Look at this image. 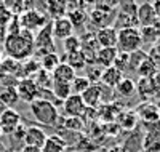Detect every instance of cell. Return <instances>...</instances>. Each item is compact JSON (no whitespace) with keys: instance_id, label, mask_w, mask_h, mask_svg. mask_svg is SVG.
I'll list each match as a JSON object with an SVG mask.
<instances>
[{"instance_id":"cell-1","label":"cell","mask_w":160,"mask_h":152,"mask_svg":"<svg viewBox=\"0 0 160 152\" xmlns=\"http://www.w3.org/2000/svg\"><path fill=\"white\" fill-rule=\"evenodd\" d=\"M34 40L35 35L26 29H19L18 32L7 34L5 37V45L3 51L7 53V56L15 59V61H24L29 59L34 54Z\"/></svg>"},{"instance_id":"cell-2","label":"cell","mask_w":160,"mask_h":152,"mask_svg":"<svg viewBox=\"0 0 160 152\" xmlns=\"http://www.w3.org/2000/svg\"><path fill=\"white\" fill-rule=\"evenodd\" d=\"M29 110L37 120V123L45 127H56L59 123V112L56 109V104H53L51 101L47 99H35L29 104Z\"/></svg>"},{"instance_id":"cell-3","label":"cell","mask_w":160,"mask_h":152,"mask_svg":"<svg viewBox=\"0 0 160 152\" xmlns=\"http://www.w3.org/2000/svg\"><path fill=\"white\" fill-rule=\"evenodd\" d=\"M142 38L138 27H122L117 31V50L122 53H135L141 50Z\"/></svg>"},{"instance_id":"cell-4","label":"cell","mask_w":160,"mask_h":152,"mask_svg":"<svg viewBox=\"0 0 160 152\" xmlns=\"http://www.w3.org/2000/svg\"><path fill=\"white\" fill-rule=\"evenodd\" d=\"M18 21H19V26L22 27V29L26 31H29V32H38L42 27L48 23L47 16L43 15L42 11H38L35 8H29V10H26L22 11L19 16H16Z\"/></svg>"},{"instance_id":"cell-5","label":"cell","mask_w":160,"mask_h":152,"mask_svg":"<svg viewBox=\"0 0 160 152\" xmlns=\"http://www.w3.org/2000/svg\"><path fill=\"white\" fill-rule=\"evenodd\" d=\"M53 32H51V23H47L42 29L35 34L34 40V53L43 56L47 53H55V43H53Z\"/></svg>"},{"instance_id":"cell-6","label":"cell","mask_w":160,"mask_h":152,"mask_svg":"<svg viewBox=\"0 0 160 152\" xmlns=\"http://www.w3.org/2000/svg\"><path fill=\"white\" fill-rule=\"evenodd\" d=\"M21 123V114L16 109L8 107L5 112L0 115V133L2 134H11Z\"/></svg>"},{"instance_id":"cell-7","label":"cell","mask_w":160,"mask_h":152,"mask_svg":"<svg viewBox=\"0 0 160 152\" xmlns=\"http://www.w3.org/2000/svg\"><path fill=\"white\" fill-rule=\"evenodd\" d=\"M16 91H18L19 99L29 103V104L35 101L38 96V87L34 82V79H19L16 84Z\"/></svg>"},{"instance_id":"cell-8","label":"cell","mask_w":160,"mask_h":152,"mask_svg":"<svg viewBox=\"0 0 160 152\" xmlns=\"http://www.w3.org/2000/svg\"><path fill=\"white\" fill-rule=\"evenodd\" d=\"M62 110L66 117H83L87 106L80 94H71L69 98L62 101Z\"/></svg>"},{"instance_id":"cell-9","label":"cell","mask_w":160,"mask_h":152,"mask_svg":"<svg viewBox=\"0 0 160 152\" xmlns=\"http://www.w3.org/2000/svg\"><path fill=\"white\" fill-rule=\"evenodd\" d=\"M88 21L91 26H95L96 29H102V27H111L114 26L115 15L114 11H102L98 8H93L88 15Z\"/></svg>"},{"instance_id":"cell-10","label":"cell","mask_w":160,"mask_h":152,"mask_svg":"<svg viewBox=\"0 0 160 152\" xmlns=\"http://www.w3.org/2000/svg\"><path fill=\"white\" fill-rule=\"evenodd\" d=\"M74 26L72 23L69 21L68 16H61L58 19H53L51 21V32H53V37L58 38V40H64L71 35H74Z\"/></svg>"},{"instance_id":"cell-11","label":"cell","mask_w":160,"mask_h":152,"mask_svg":"<svg viewBox=\"0 0 160 152\" xmlns=\"http://www.w3.org/2000/svg\"><path fill=\"white\" fill-rule=\"evenodd\" d=\"M102 85L101 84H91L82 94V99L85 103L87 107H91V109H98L101 106V101H102Z\"/></svg>"},{"instance_id":"cell-12","label":"cell","mask_w":160,"mask_h":152,"mask_svg":"<svg viewBox=\"0 0 160 152\" xmlns=\"http://www.w3.org/2000/svg\"><path fill=\"white\" fill-rule=\"evenodd\" d=\"M136 21L141 27H148V26H155L158 23V18L155 15V11L152 8V3L144 2L141 5H138L136 10Z\"/></svg>"},{"instance_id":"cell-13","label":"cell","mask_w":160,"mask_h":152,"mask_svg":"<svg viewBox=\"0 0 160 152\" xmlns=\"http://www.w3.org/2000/svg\"><path fill=\"white\" fill-rule=\"evenodd\" d=\"M95 38L99 48H117V29L114 26L98 29L95 32Z\"/></svg>"},{"instance_id":"cell-14","label":"cell","mask_w":160,"mask_h":152,"mask_svg":"<svg viewBox=\"0 0 160 152\" xmlns=\"http://www.w3.org/2000/svg\"><path fill=\"white\" fill-rule=\"evenodd\" d=\"M47 139V133L37 127V125H32V127H28L26 128V134H24V146H32V147H42L43 143Z\"/></svg>"},{"instance_id":"cell-15","label":"cell","mask_w":160,"mask_h":152,"mask_svg":"<svg viewBox=\"0 0 160 152\" xmlns=\"http://www.w3.org/2000/svg\"><path fill=\"white\" fill-rule=\"evenodd\" d=\"M75 77V71L66 63H59L56 66V69L51 72V80L53 82H66V84H71Z\"/></svg>"},{"instance_id":"cell-16","label":"cell","mask_w":160,"mask_h":152,"mask_svg":"<svg viewBox=\"0 0 160 152\" xmlns=\"http://www.w3.org/2000/svg\"><path fill=\"white\" fill-rule=\"evenodd\" d=\"M66 147H68V143L62 136L51 134L47 136L43 146L40 147V152H66Z\"/></svg>"},{"instance_id":"cell-17","label":"cell","mask_w":160,"mask_h":152,"mask_svg":"<svg viewBox=\"0 0 160 152\" xmlns=\"http://www.w3.org/2000/svg\"><path fill=\"white\" fill-rule=\"evenodd\" d=\"M117 54H118L117 48H99L98 53H96L95 64H98L102 69L111 67V66H114V61L117 58Z\"/></svg>"},{"instance_id":"cell-18","label":"cell","mask_w":160,"mask_h":152,"mask_svg":"<svg viewBox=\"0 0 160 152\" xmlns=\"http://www.w3.org/2000/svg\"><path fill=\"white\" fill-rule=\"evenodd\" d=\"M123 74L115 69L114 66L111 67H106L102 69V74H101V79H99V84L104 85V87H109V88H115V85L118 84L120 80H122Z\"/></svg>"},{"instance_id":"cell-19","label":"cell","mask_w":160,"mask_h":152,"mask_svg":"<svg viewBox=\"0 0 160 152\" xmlns=\"http://www.w3.org/2000/svg\"><path fill=\"white\" fill-rule=\"evenodd\" d=\"M0 101H2L7 107L15 106L19 101L16 85H3V87H0Z\"/></svg>"},{"instance_id":"cell-20","label":"cell","mask_w":160,"mask_h":152,"mask_svg":"<svg viewBox=\"0 0 160 152\" xmlns=\"http://www.w3.org/2000/svg\"><path fill=\"white\" fill-rule=\"evenodd\" d=\"M115 91L118 93V96H122V98H131L136 91L135 80L130 79V77H122V80L115 85Z\"/></svg>"},{"instance_id":"cell-21","label":"cell","mask_w":160,"mask_h":152,"mask_svg":"<svg viewBox=\"0 0 160 152\" xmlns=\"http://www.w3.org/2000/svg\"><path fill=\"white\" fill-rule=\"evenodd\" d=\"M138 115L146 123H158L160 122L158 107H155L154 104H144V106H141V109H138Z\"/></svg>"},{"instance_id":"cell-22","label":"cell","mask_w":160,"mask_h":152,"mask_svg":"<svg viewBox=\"0 0 160 152\" xmlns=\"http://www.w3.org/2000/svg\"><path fill=\"white\" fill-rule=\"evenodd\" d=\"M51 93L59 103H62L66 98H69L72 94L71 84H66V82H51Z\"/></svg>"},{"instance_id":"cell-23","label":"cell","mask_w":160,"mask_h":152,"mask_svg":"<svg viewBox=\"0 0 160 152\" xmlns=\"http://www.w3.org/2000/svg\"><path fill=\"white\" fill-rule=\"evenodd\" d=\"M40 69H43V71H47V72H53L56 69V66L61 63V58L58 56V53L55 51V53H47V54H43V56H40Z\"/></svg>"},{"instance_id":"cell-24","label":"cell","mask_w":160,"mask_h":152,"mask_svg":"<svg viewBox=\"0 0 160 152\" xmlns=\"http://www.w3.org/2000/svg\"><path fill=\"white\" fill-rule=\"evenodd\" d=\"M69 18V21L72 23L74 29H82V27L88 23V13L83 11L82 8L78 10H72V11H68V15H66Z\"/></svg>"},{"instance_id":"cell-25","label":"cell","mask_w":160,"mask_h":152,"mask_svg":"<svg viewBox=\"0 0 160 152\" xmlns=\"http://www.w3.org/2000/svg\"><path fill=\"white\" fill-rule=\"evenodd\" d=\"M135 85H136L138 93L142 94V96H146V98H148V96H152L154 91H155V80H154V77H152V79L139 77Z\"/></svg>"},{"instance_id":"cell-26","label":"cell","mask_w":160,"mask_h":152,"mask_svg":"<svg viewBox=\"0 0 160 152\" xmlns=\"http://www.w3.org/2000/svg\"><path fill=\"white\" fill-rule=\"evenodd\" d=\"M66 61H62V63H66V64H69L74 71H83V69L88 66V63H87V59H85V56L82 54V51H75V53H72V54H66Z\"/></svg>"},{"instance_id":"cell-27","label":"cell","mask_w":160,"mask_h":152,"mask_svg":"<svg viewBox=\"0 0 160 152\" xmlns=\"http://www.w3.org/2000/svg\"><path fill=\"white\" fill-rule=\"evenodd\" d=\"M115 120L118 122V125L122 127V128L133 130V128L136 127V123H138V115L135 112H130V110H127V112H125V110H122Z\"/></svg>"},{"instance_id":"cell-28","label":"cell","mask_w":160,"mask_h":152,"mask_svg":"<svg viewBox=\"0 0 160 152\" xmlns=\"http://www.w3.org/2000/svg\"><path fill=\"white\" fill-rule=\"evenodd\" d=\"M117 8H118V15L136 18V10H138L136 0H118Z\"/></svg>"},{"instance_id":"cell-29","label":"cell","mask_w":160,"mask_h":152,"mask_svg":"<svg viewBox=\"0 0 160 152\" xmlns=\"http://www.w3.org/2000/svg\"><path fill=\"white\" fill-rule=\"evenodd\" d=\"M48 2V13L53 19L66 16V0H47Z\"/></svg>"},{"instance_id":"cell-30","label":"cell","mask_w":160,"mask_h":152,"mask_svg":"<svg viewBox=\"0 0 160 152\" xmlns=\"http://www.w3.org/2000/svg\"><path fill=\"white\" fill-rule=\"evenodd\" d=\"M2 7L13 16H19L22 11H26V0H2Z\"/></svg>"},{"instance_id":"cell-31","label":"cell","mask_w":160,"mask_h":152,"mask_svg":"<svg viewBox=\"0 0 160 152\" xmlns=\"http://www.w3.org/2000/svg\"><path fill=\"white\" fill-rule=\"evenodd\" d=\"M62 128L68 130V131H82L85 128V123H83V119L82 117H66L62 119Z\"/></svg>"},{"instance_id":"cell-32","label":"cell","mask_w":160,"mask_h":152,"mask_svg":"<svg viewBox=\"0 0 160 152\" xmlns=\"http://www.w3.org/2000/svg\"><path fill=\"white\" fill-rule=\"evenodd\" d=\"M136 72H138L139 77H148V79H152V77H155L158 74V71L155 69V63L152 59H149V58L146 59L144 63H141V66L136 69Z\"/></svg>"},{"instance_id":"cell-33","label":"cell","mask_w":160,"mask_h":152,"mask_svg":"<svg viewBox=\"0 0 160 152\" xmlns=\"http://www.w3.org/2000/svg\"><path fill=\"white\" fill-rule=\"evenodd\" d=\"M141 147H142V138L139 134H131L125 141V144L120 146L122 152H139Z\"/></svg>"},{"instance_id":"cell-34","label":"cell","mask_w":160,"mask_h":152,"mask_svg":"<svg viewBox=\"0 0 160 152\" xmlns=\"http://www.w3.org/2000/svg\"><path fill=\"white\" fill-rule=\"evenodd\" d=\"M91 85V82L87 79V77H82V75H75L74 80L71 82V90H72V94H82L88 87Z\"/></svg>"},{"instance_id":"cell-35","label":"cell","mask_w":160,"mask_h":152,"mask_svg":"<svg viewBox=\"0 0 160 152\" xmlns=\"http://www.w3.org/2000/svg\"><path fill=\"white\" fill-rule=\"evenodd\" d=\"M141 32V38H142V43L148 42V43H154L155 40L160 37V29L157 26H148V27H141L139 29Z\"/></svg>"},{"instance_id":"cell-36","label":"cell","mask_w":160,"mask_h":152,"mask_svg":"<svg viewBox=\"0 0 160 152\" xmlns=\"http://www.w3.org/2000/svg\"><path fill=\"white\" fill-rule=\"evenodd\" d=\"M80 45H82V42H80V38L77 35H71L62 40V50L66 54H72L75 51H80Z\"/></svg>"},{"instance_id":"cell-37","label":"cell","mask_w":160,"mask_h":152,"mask_svg":"<svg viewBox=\"0 0 160 152\" xmlns=\"http://www.w3.org/2000/svg\"><path fill=\"white\" fill-rule=\"evenodd\" d=\"M149 58V54L142 51V50H138L135 53L130 54V71H136V69L141 66V63H144L146 59Z\"/></svg>"},{"instance_id":"cell-38","label":"cell","mask_w":160,"mask_h":152,"mask_svg":"<svg viewBox=\"0 0 160 152\" xmlns=\"http://www.w3.org/2000/svg\"><path fill=\"white\" fill-rule=\"evenodd\" d=\"M114 67L118 69L122 74H123L125 71H130V54L118 51L117 58H115V61H114Z\"/></svg>"},{"instance_id":"cell-39","label":"cell","mask_w":160,"mask_h":152,"mask_svg":"<svg viewBox=\"0 0 160 152\" xmlns=\"http://www.w3.org/2000/svg\"><path fill=\"white\" fill-rule=\"evenodd\" d=\"M87 71V79L91 82V84H99V79L102 74V67H99L98 64H88L85 67Z\"/></svg>"},{"instance_id":"cell-40","label":"cell","mask_w":160,"mask_h":152,"mask_svg":"<svg viewBox=\"0 0 160 152\" xmlns=\"http://www.w3.org/2000/svg\"><path fill=\"white\" fill-rule=\"evenodd\" d=\"M118 5V0H96L95 8L102 10V11H114Z\"/></svg>"},{"instance_id":"cell-41","label":"cell","mask_w":160,"mask_h":152,"mask_svg":"<svg viewBox=\"0 0 160 152\" xmlns=\"http://www.w3.org/2000/svg\"><path fill=\"white\" fill-rule=\"evenodd\" d=\"M24 134H26V127L22 125V123H19L18 125V128L11 133V136H13V139L15 141H18V143H22L24 144Z\"/></svg>"},{"instance_id":"cell-42","label":"cell","mask_w":160,"mask_h":152,"mask_svg":"<svg viewBox=\"0 0 160 152\" xmlns=\"http://www.w3.org/2000/svg\"><path fill=\"white\" fill-rule=\"evenodd\" d=\"M154 80H155V91H154V96L160 101V74H157V75L154 77Z\"/></svg>"},{"instance_id":"cell-43","label":"cell","mask_w":160,"mask_h":152,"mask_svg":"<svg viewBox=\"0 0 160 152\" xmlns=\"http://www.w3.org/2000/svg\"><path fill=\"white\" fill-rule=\"evenodd\" d=\"M18 152H40L38 147H32V146H22Z\"/></svg>"},{"instance_id":"cell-44","label":"cell","mask_w":160,"mask_h":152,"mask_svg":"<svg viewBox=\"0 0 160 152\" xmlns=\"http://www.w3.org/2000/svg\"><path fill=\"white\" fill-rule=\"evenodd\" d=\"M152 8H154V11H155L157 18L160 19V0H154V2H152Z\"/></svg>"},{"instance_id":"cell-45","label":"cell","mask_w":160,"mask_h":152,"mask_svg":"<svg viewBox=\"0 0 160 152\" xmlns=\"http://www.w3.org/2000/svg\"><path fill=\"white\" fill-rule=\"evenodd\" d=\"M7 109H8V107H7V106H5V104L2 103V101H0V115H2V114L5 112V110H7Z\"/></svg>"},{"instance_id":"cell-46","label":"cell","mask_w":160,"mask_h":152,"mask_svg":"<svg viewBox=\"0 0 160 152\" xmlns=\"http://www.w3.org/2000/svg\"><path fill=\"white\" fill-rule=\"evenodd\" d=\"M109 152H122V149H120V146H114L112 149H109Z\"/></svg>"},{"instance_id":"cell-47","label":"cell","mask_w":160,"mask_h":152,"mask_svg":"<svg viewBox=\"0 0 160 152\" xmlns=\"http://www.w3.org/2000/svg\"><path fill=\"white\" fill-rule=\"evenodd\" d=\"M80 2H82L83 5H85V3H91V5H95V2H96V0H80Z\"/></svg>"},{"instance_id":"cell-48","label":"cell","mask_w":160,"mask_h":152,"mask_svg":"<svg viewBox=\"0 0 160 152\" xmlns=\"http://www.w3.org/2000/svg\"><path fill=\"white\" fill-rule=\"evenodd\" d=\"M2 56H3V48L0 47V61H2Z\"/></svg>"},{"instance_id":"cell-49","label":"cell","mask_w":160,"mask_h":152,"mask_svg":"<svg viewBox=\"0 0 160 152\" xmlns=\"http://www.w3.org/2000/svg\"><path fill=\"white\" fill-rule=\"evenodd\" d=\"M0 150H2V141H0Z\"/></svg>"},{"instance_id":"cell-50","label":"cell","mask_w":160,"mask_h":152,"mask_svg":"<svg viewBox=\"0 0 160 152\" xmlns=\"http://www.w3.org/2000/svg\"><path fill=\"white\" fill-rule=\"evenodd\" d=\"M158 117H160V107H158Z\"/></svg>"},{"instance_id":"cell-51","label":"cell","mask_w":160,"mask_h":152,"mask_svg":"<svg viewBox=\"0 0 160 152\" xmlns=\"http://www.w3.org/2000/svg\"><path fill=\"white\" fill-rule=\"evenodd\" d=\"M72 152H77V150H72Z\"/></svg>"},{"instance_id":"cell-52","label":"cell","mask_w":160,"mask_h":152,"mask_svg":"<svg viewBox=\"0 0 160 152\" xmlns=\"http://www.w3.org/2000/svg\"><path fill=\"white\" fill-rule=\"evenodd\" d=\"M0 134H2V133H0Z\"/></svg>"}]
</instances>
